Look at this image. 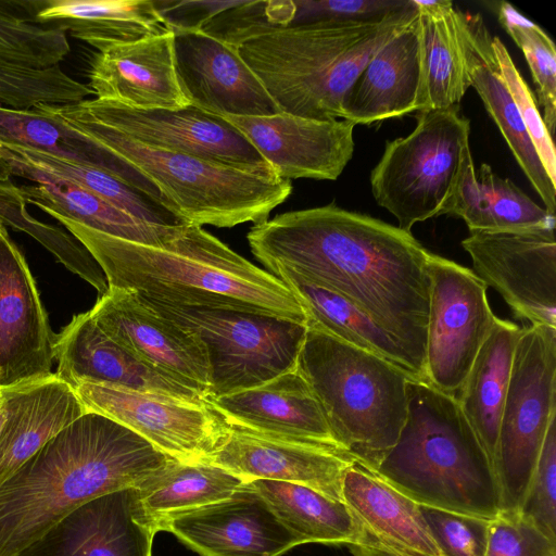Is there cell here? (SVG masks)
Wrapping results in <instances>:
<instances>
[{
	"label": "cell",
	"mask_w": 556,
	"mask_h": 556,
	"mask_svg": "<svg viewBox=\"0 0 556 556\" xmlns=\"http://www.w3.org/2000/svg\"><path fill=\"white\" fill-rule=\"evenodd\" d=\"M252 254L289 268L358 306L425 365L429 251L397 226L334 203L254 224Z\"/></svg>",
	"instance_id": "6da1fadb"
},
{
	"label": "cell",
	"mask_w": 556,
	"mask_h": 556,
	"mask_svg": "<svg viewBox=\"0 0 556 556\" xmlns=\"http://www.w3.org/2000/svg\"><path fill=\"white\" fill-rule=\"evenodd\" d=\"M97 261L109 287L175 306L230 309L306 325L289 288L194 224H184L164 247L116 238L51 215Z\"/></svg>",
	"instance_id": "7a4b0ae2"
},
{
	"label": "cell",
	"mask_w": 556,
	"mask_h": 556,
	"mask_svg": "<svg viewBox=\"0 0 556 556\" xmlns=\"http://www.w3.org/2000/svg\"><path fill=\"white\" fill-rule=\"evenodd\" d=\"M172 459L122 424L85 412L0 486V556H20L79 506L139 488Z\"/></svg>",
	"instance_id": "3957f363"
},
{
	"label": "cell",
	"mask_w": 556,
	"mask_h": 556,
	"mask_svg": "<svg viewBox=\"0 0 556 556\" xmlns=\"http://www.w3.org/2000/svg\"><path fill=\"white\" fill-rule=\"evenodd\" d=\"M416 13L410 0L379 17L276 28L237 49L280 112L337 121L342 119L345 97L367 62Z\"/></svg>",
	"instance_id": "277c9868"
},
{
	"label": "cell",
	"mask_w": 556,
	"mask_h": 556,
	"mask_svg": "<svg viewBox=\"0 0 556 556\" xmlns=\"http://www.w3.org/2000/svg\"><path fill=\"white\" fill-rule=\"evenodd\" d=\"M407 396L400 437L374 472L419 505L494 519L501 497L493 466L456 399L415 380Z\"/></svg>",
	"instance_id": "5b68a950"
},
{
	"label": "cell",
	"mask_w": 556,
	"mask_h": 556,
	"mask_svg": "<svg viewBox=\"0 0 556 556\" xmlns=\"http://www.w3.org/2000/svg\"><path fill=\"white\" fill-rule=\"evenodd\" d=\"M48 109L142 175L169 211L188 224H258L291 194V180L280 178L274 168L237 167L151 148L85 116L71 103Z\"/></svg>",
	"instance_id": "8992f818"
},
{
	"label": "cell",
	"mask_w": 556,
	"mask_h": 556,
	"mask_svg": "<svg viewBox=\"0 0 556 556\" xmlns=\"http://www.w3.org/2000/svg\"><path fill=\"white\" fill-rule=\"evenodd\" d=\"M295 370L317 397L338 446L376 471L405 424L412 379L315 327H307Z\"/></svg>",
	"instance_id": "52a82bcc"
},
{
	"label": "cell",
	"mask_w": 556,
	"mask_h": 556,
	"mask_svg": "<svg viewBox=\"0 0 556 556\" xmlns=\"http://www.w3.org/2000/svg\"><path fill=\"white\" fill-rule=\"evenodd\" d=\"M414 130L387 141L370 174L376 202L409 231L448 214L471 156L470 122L459 106L419 111Z\"/></svg>",
	"instance_id": "ba28073f"
},
{
	"label": "cell",
	"mask_w": 556,
	"mask_h": 556,
	"mask_svg": "<svg viewBox=\"0 0 556 556\" xmlns=\"http://www.w3.org/2000/svg\"><path fill=\"white\" fill-rule=\"evenodd\" d=\"M556 417V328L523 327L517 341L493 469L501 511L517 514Z\"/></svg>",
	"instance_id": "9c48e42d"
},
{
	"label": "cell",
	"mask_w": 556,
	"mask_h": 556,
	"mask_svg": "<svg viewBox=\"0 0 556 556\" xmlns=\"http://www.w3.org/2000/svg\"><path fill=\"white\" fill-rule=\"evenodd\" d=\"M142 299L203 342L211 378L207 400L295 370L306 325L240 311L190 308Z\"/></svg>",
	"instance_id": "30bf717a"
},
{
	"label": "cell",
	"mask_w": 556,
	"mask_h": 556,
	"mask_svg": "<svg viewBox=\"0 0 556 556\" xmlns=\"http://www.w3.org/2000/svg\"><path fill=\"white\" fill-rule=\"evenodd\" d=\"M426 381L456 397L496 316L488 286L469 268L429 252Z\"/></svg>",
	"instance_id": "8fae6325"
},
{
	"label": "cell",
	"mask_w": 556,
	"mask_h": 556,
	"mask_svg": "<svg viewBox=\"0 0 556 556\" xmlns=\"http://www.w3.org/2000/svg\"><path fill=\"white\" fill-rule=\"evenodd\" d=\"M71 387L85 412L122 424L179 462H205L228 429L210 405L90 381Z\"/></svg>",
	"instance_id": "7c38bea8"
},
{
	"label": "cell",
	"mask_w": 556,
	"mask_h": 556,
	"mask_svg": "<svg viewBox=\"0 0 556 556\" xmlns=\"http://www.w3.org/2000/svg\"><path fill=\"white\" fill-rule=\"evenodd\" d=\"M85 116L144 146L245 168H273L230 123L192 104L137 110L104 99L71 103Z\"/></svg>",
	"instance_id": "4fadbf2b"
},
{
	"label": "cell",
	"mask_w": 556,
	"mask_h": 556,
	"mask_svg": "<svg viewBox=\"0 0 556 556\" xmlns=\"http://www.w3.org/2000/svg\"><path fill=\"white\" fill-rule=\"evenodd\" d=\"M472 271L530 325L556 328L555 228L470 232L462 241Z\"/></svg>",
	"instance_id": "5bb4252c"
},
{
	"label": "cell",
	"mask_w": 556,
	"mask_h": 556,
	"mask_svg": "<svg viewBox=\"0 0 556 556\" xmlns=\"http://www.w3.org/2000/svg\"><path fill=\"white\" fill-rule=\"evenodd\" d=\"M89 313L118 345L207 400L208 358L195 333L162 316L137 293L113 287Z\"/></svg>",
	"instance_id": "9a60e30c"
},
{
	"label": "cell",
	"mask_w": 556,
	"mask_h": 556,
	"mask_svg": "<svg viewBox=\"0 0 556 556\" xmlns=\"http://www.w3.org/2000/svg\"><path fill=\"white\" fill-rule=\"evenodd\" d=\"M161 531L201 556H281L301 545L248 481L225 500L168 519Z\"/></svg>",
	"instance_id": "2e32d148"
},
{
	"label": "cell",
	"mask_w": 556,
	"mask_h": 556,
	"mask_svg": "<svg viewBox=\"0 0 556 556\" xmlns=\"http://www.w3.org/2000/svg\"><path fill=\"white\" fill-rule=\"evenodd\" d=\"M237 128L283 179L336 180L354 152V125L288 113L220 116Z\"/></svg>",
	"instance_id": "e0dca14e"
},
{
	"label": "cell",
	"mask_w": 556,
	"mask_h": 556,
	"mask_svg": "<svg viewBox=\"0 0 556 556\" xmlns=\"http://www.w3.org/2000/svg\"><path fill=\"white\" fill-rule=\"evenodd\" d=\"M54 336L26 260L0 224V388L52 374Z\"/></svg>",
	"instance_id": "ac0fdd59"
},
{
	"label": "cell",
	"mask_w": 556,
	"mask_h": 556,
	"mask_svg": "<svg viewBox=\"0 0 556 556\" xmlns=\"http://www.w3.org/2000/svg\"><path fill=\"white\" fill-rule=\"evenodd\" d=\"M174 59L179 85L190 104L218 116L280 113L237 48L202 30L175 31Z\"/></svg>",
	"instance_id": "d6986e66"
},
{
	"label": "cell",
	"mask_w": 556,
	"mask_h": 556,
	"mask_svg": "<svg viewBox=\"0 0 556 556\" xmlns=\"http://www.w3.org/2000/svg\"><path fill=\"white\" fill-rule=\"evenodd\" d=\"M353 460L332 447L228 425L225 437L205 463L222 467L245 481L266 479L299 483L343 501V477Z\"/></svg>",
	"instance_id": "ffe728a7"
},
{
	"label": "cell",
	"mask_w": 556,
	"mask_h": 556,
	"mask_svg": "<svg viewBox=\"0 0 556 556\" xmlns=\"http://www.w3.org/2000/svg\"><path fill=\"white\" fill-rule=\"evenodd\" d=\"M156 532L129 488L79 506L20 556H152Z\"/></svg>",
	"instance_id": "44dd1931"
},
{
	"label": "cell",
	"mask_w": 556,
	"mask_h": 556,
	"mask_svg": "<svg viewBox=\"0 0 556 556\" xmlns=\"http://www.w3.org/2000/svg\"><path fill=\"white\" fill-rule=\"evenodd\" d=\"M55 375L77 381L106 383L178 400L210 405L199 392L143 363L110 339L89 312L76 314L54 336Z\"/></svg>",
	"instance_id": "7402d4cb"
},
{
	"label": "cell",
	"mask_w": 556,
	"mask_h": 556,
	"mask_svg": "<svg viewBox=\"0 0 556 556\" xmlns=\"http://www.w3.org/2000/svg\"><path fill=\"white\" fill-rule=\"evenodd\" d=\"M88 76V86L97 99L137 110H179L190 105L176 74L173 31L98 51Z\"/></svg>",
	"instance_id": "603a6c76"
},
{
	"label": "cell",
	"mask_w": 556,
	"mask_h": 556,
	"mask_svg": "<svg viewBox=\"0 0 556 556\" xmlns=\"http://www.w3.org/2000/svg\"><path fill=\"white\" fill-rule=\"evenodd\" d=\"M207 402L230 426L342 451L331 434L317 397L296 370Z\"/></svg>",
	"instance_id": "cb8c5ba5"
},
{
	"label": "cell",
	"mask_w": 556,
	"mask_h": 556,
	"mask_svg": "<svg viewBox=\"0 0 556 556\" xmlns=\"http://www.w3.org/2000/svg\"><path fill=\"white\" fill-rule=\"evenodd\" d=\"M456 25L470 87L480 96L513 156L542 200L544 208L555 215L556 184L549 179L541 163L502 77L492 48V36L481 14L457 10Z\"/></svg>",
	"instance_id": "d4e9b609"
},
{
	"label": "cell",
	"mask_w": 556,
	"mask_h": 556,
	"mask_svg": "<svg viewBox=\"0 0 556 556\" xmlns=\"http://www.w3.org/2000/svg\"><path fill=\"white\" fill-rule=\"evenodd\" d=\"M420 100L421 45L416 13L367 62L345 97L342 119L354 126L370 125L418 112Z\"/></svg>",
	"instance_id": "484cf974"
},
{
	"label": "cell",
	"mask_w": 556,
	"mask_h": 556,
	"mask_svg": "<svg viewBox=\"0 0 556 556\" xmlns=\"http://www.w3.org/2000/svg\"><path fill=\"white\" fill-rule=\"evenodd\" d=\"M0 486L63 428L85 413L73 388L55 372L0 388Z\"/></svg>",
	"instance_id": "4316f807"
},
{
	"label": "cell",
	"mask_w": 556,
	"mask_h": 556,
	"mask_svg": "<svg viewBox=\"0 0 556 556\" xmlns=\"http://www.w3.org/2000/svg\"><path fill=\"white\" fill-rule=\"evenodd\" d=\"M342 498L372 544L396 556H442L419 504L355 460L344 473Z\"/></svg>",
	"instance_id": "83f0119b"
},
{
	"label": "cell",
	"mask_w": 556,
	"mask_h": 556,
	"mask_svg": "<svg viewBox=\"0 0 556 556\" xmlns=\"http://www.w3.org/2000/svg\"><path fill=\"white\" fill-rule=\"evenodd\" d=\"M302 306L307 327L318 328L353 346L372 353L403 370L412 380L426 381L425 365L392 333L342 295L315 285L295 271L275 267Z\"/></svg>",
	"instance_id": "f1b7e54d"
},
{
	"label": "cell",
	"mask_w": 556,
	"mask_h": 556,
	"mask_svg": "<svg viewBox=\"0 0 556 556\" xmlns=\"http://www.w3.org/2000/svg\"><path fill=\"white\" fill-rule=\"evenodd\" d=\"M5 163L11 176L35 182L20 187L26 203L50 216L67 217L103 233L151 247H164L181 226L143 222L68 180L21 163Z\"/></svg>",
	"instance_id": "f546056e"
},
{
	"label": "cell",
	"mask_w": 556,
	"mask_h": 556,
	"mask_svg": "<svg viewBox=\"0 0 556 556\" xmlns=\"http://www.w3.org/2000/svg\"><path fill=\"white\" fill-rule=\"evenodd\" d=\"M28 15L36 24L70 31L97 51L172 31L152 0L28 1Z\"/></svg>",
	"instance_id": "4dcf8cb0"
},
{
	"label": "cell",
	"mask_w": 556,
	"mask_h": 556,
	"mask_svg": "<svg viewBox=\"0 0 556 556\" xmlns=\"http://www.w3.org/2000/svg\"><path fill=\"white\" fill-rule=\"evenodd\" d=\"M522 329L496 317L455 397L492 466L515 348Z\"/></svg>",
	"instance_id": "1f68e13d"
},
{
	"label": "cell",
	"mask_w": 556,
	"mask_h": 556,
	"mask_svg": "<svg viewBox=\"0 0 556 556\" xmlns=\"http://www.w3.org/2000/svg\"><path fill=\"white\" fill-rule=\"evenodd\" d=\"M447 215L464 219L470 232H515L555 228V215L533 202L491 166L466 167Z\"/></svg>",
	"instance_id": "d6a6232c"
},
{
	"label": "cell",
	"mask_w": 556,
	"mask_h": 556,
	"mask_svg": "<svg viewBox=\"0 0 556 556\" xmlns=\"http://www.w3.org/2000/svg\"><path fill=\"white\" fill-rule=\"evenodd\" d=\"M280 522L304 543L369 545L361 522L343 501L309 486L276 480L248 481Z\"/></svg>",
	"instance_id": "836d02e7"
},
{
	"label": "cell",
	"mask_w": 556,
	"mask_h": 556,
	"mask_svg": "<svg viewBox=\"0 0 556 556\" xmlns=\"http://www.w3.org/2000/svg\"><path fill=\"white\" fill-rule=\"evenodd\" d=\"M414 2L421 45L419 111L458 105L470 85L458 41L457 9L450 0Z\"/></svg>",
	"instance_id": "e575fe53"
},
{
	"label": "cell",
	"mask_w": 556,
	"mask_h": 556,
	"mask_svg": "<svg viewBox=\"0 0 556 556\" xmlns=\"http://www.w3.org/2000/svg\"><path fill=\"white\" fill-rule=\"evenodd\" d=\"M244 482L210 463L172 459L136 491L140 506L159 532L168 519L225 500Z\"/></svg>",
	"instance_id": "d590c367"
},
{
	"label": "cell",
	"mask_w": 556,
	"mask_h": 556,
	"mask_svg": "<svg viewBox=\"0 0 556 556\" xmlns=\"http://www.w3.org/2000/svg\"><path fill=\"white\" fill-rule=\"evenodd\" d=\"M0 156L4 162L21 163L78 185L143 222L169 227L187 224L150 197L98 167L7 143H0Z\"/></svg>",
	"instance_id": "8d00e7d4"
},
{
	"label": "cell",
	"mask_w": 556,
	"mask_h": 556,
	"mask_svg": "<svg viewBox=\"0 0 556 556\" xmlns=\"http://www.w3.org/2000/svg\"><path fill=\"white\" fill-rule=\"evenodd\" d=\"M0 143L13 144L98 167L106 172L108 153L98 142L48 109L0 105Z\"/></svg>",
	"instance_id": "74e56055"
},
{
	"label": "cell",
	"mask_w": 556,
	"mask_h": 556,
	"mask_svg": "<svg viewBox=\"0 0 556 556\" xmlns=\"http://www.w3.org/2000/svg\"><path fill=\"white\" fill-rule=\"evenodd\" d=\"M498 22L522 51L530 67L536 103L553 137L556 127V49L551 37L511 4L501 2Z\"/></svg>",
	"instance_id": "f35d334b"
},
{
	"label": "cell",
	"mask_w": 556,
	"mask_h": 556,
	"mask_svg": "<svg viewBox=\"0 0 556 556\" xmlns=\"http://www.w3.org/2000/svg\"><path fill=\"white\" fill-rule=\"evenodd\" d=\"M0 2V56L28 61L38 66L60 65L71 51L66 33L60 28L31 22L25 11Z\"/></svg>",
	"instance_id": "ab89813d"
},
{
	"label": "cell",
	"mask_w": 556,
	"mask_h": 556,
	"mask_svg": "<svg viewBox=\"0 0 556 556\" xmlns=\"http://www.w3.org/2000/svg\"><path fill=\"white\" fill-rule=\"evenodd\" d=\"M294 15L293 0L238 1L213 16L201 30L238 48L252 37L290 26Z\"/></svg>",
	"instance_id": "60d3db41"
},
{
	"label": "cell",
	"mask_w": 556,
	"mask_h": 556,
	"mask_svg": "<svg viewBox=\"0 0 556 556\" xmlns=\"http://www.w3.org/2000/svg\"><path fill=\"white\" fill-rule=\"evenodd\" d=\"M492 48L502 77L510 91L522 123L532 144L543 164L549 179L556 184V151L553 137L549 135L539 111L536 99L530 87L516 67L507 48L502 40L492 37Z\"/></svg>",
	"instance_id": "b9f144b4"
},
{
	"label": "cell",
	"mask_w": 556,
	"mask_h": 556,
	"mask_svg": "<svg viewBox=\"0 0 556 556\" xmlns=\"http://www.w3.org/2000/svg\"><path fill=\"white\" fill-rule=\"evenodd\" d=\"M518 513L556 543V417L548 426Z\"/></svg>",
	"instance_id": "7bdbcfd3"
},
{
	"label": "cell",
	"mask_w": 556,
	"mask_h": 556,
	"mask_svg": "<svg viewBox=\"0 0 556 556\" xmlns=\"http://www.w3.org/2000/svg\"><path fill=\"white\" fill-rule=\"evenodd\" d=\"M442 556H484L490 520L419 505Z\"/></svg>",
	"instance_id": "ee69618b"
},
{
	"label": "cell",
	"mask_w": 556,
	"mask_h": 556,
	"mask_svg": "<svg viewBox=\"0 0 556 556\" xmlns=\"http://www.w3.org/2000/svg\"><path fill=\"white\" fill-rule=\"evenodd\" d=\"M484 556H556V543L519 513L490 520Z\"/></svg>",
	"instance_id": "f6af8a7d"
},
{
	"label": "cell",
	"mask_w": 556,
	"mask_h": 556,
	"mask_svg": "<svg viewBox=\"0 0 556 556\" xmlns=\"http://www.w3.org/2000/svg\"><path fill=\"white\" fill-rule=\"evenodd\" d=\"M291 25L326 21H359L401 10L410 0H296Z\"/></svg>",
	"instance_id": "bcb514c9"
},
{
	"label": "cell",
	"mask_w": 556,
	"mask_h": 556,
	"mask_svg": "<svg viewBox=\"0 0 556 556\" xmlns=\"http://www.w3.org/2000/svg\"><path fill=\"white\" fill-rule=\"evenodd\" d=\"M172 31L201 30L205 23L238 1H153Z\"/></svg>",
	"instance_id": "7dc6e473"
},
{
	"label": "cell",
	"mask_w": 556,
	"mask_h": 556,
	"mask_svg": "<svg viewBox=\"0 0 556 556\" xmlns=\"http://www.w3.org/2000/svg\"><path fill=\"white\" fill-rule=\"evenodd\" d=\"M350 551L354 556H396L372 543L370 545H350Z\"/></svg>",
	"instance_id": "c3c4849f"
},
{
	"label": "cell",
	"mask_w": 556,
	"mask_h": 556,
	"mask_svg": "<svg viewBox=\"0 0 556 556\" xmlns=\"http://www.w3.org/2000/svg\"><path fill=\"white\" fill-rule=\"evenodd\" d=\"M0 180L1 181H9L11 180V172L8 166V164L3 161V159L0 156Z\"/></svg>",
	"instance_id": "681fc988"
},
{
	"label": "cell",
	"mask_w": 556,
	"mask_h": 556,
	"mask_svg": "<svg viewBox=\"0 0 556 556\" xmlns=\"http://www.w3.org/2000/svg\"><path fill=\"white\" fill-rule=\"evenodd\" d=\"M4 419H5L4 401H3L2 393L0 391V431L3 426Z\"/></svg>",
	"instance_id": "f907efd6"
},
{
	"label": "cell",
	"mask_w": 556,
	"mask_h": 556,
	"mask_svg": "<svg viewBox=\"0 0 556 556\" xmlns=\"http://www.w3.org/2000/svg\"><path fill=\"white\" fill-rule=\"evenodd\" d=\"M1 224V223H0ZM3 225V224H2Z\"/></svg>",
	"instance_id": "816d5d0a"
},
{
	"label": "cell",
	"mask_w": 556,
	"mask_h": 556,
	"mask_svg": "<svg viewBox=\"0 0 556 556\" xmlns=\"http://www.w3.org/2000/svg\"><path fill=\"white\" fill-rule=\"evenodd\" d=\"M1 223V222H0Z\"/></svg>",
	"instance_id": "f5cc1de1"
}]
</instances>
